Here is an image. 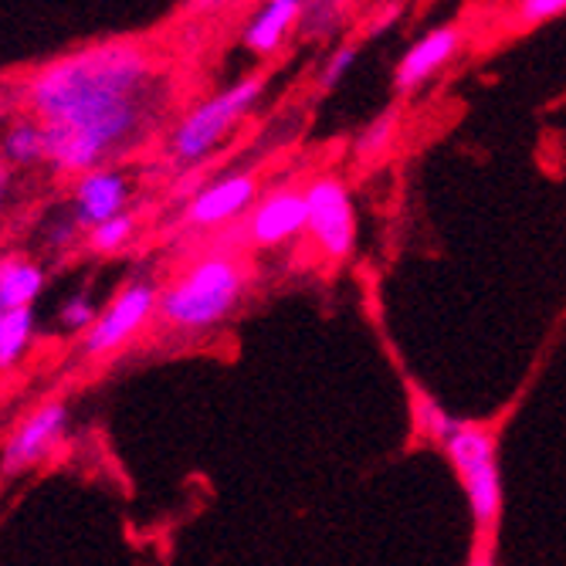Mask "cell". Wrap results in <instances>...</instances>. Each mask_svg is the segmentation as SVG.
Segmentation results:
<instances>
[{
  "label": "cell",
  "instance_id": "obj_21",
  "mask_svg": "<svg viewBox=\"0 0 566 566\" xmlns=\"http://www.w3.org/2000/svg\"><path fill=\"white\" fill-rule=\"evenodd\" d=\"M136 238V214H116L106 224L88 231V248L95 254H119L133 244Z\"/></svg>",
  "mask_w": 566,
  "mask_h": 566
},
{
  "label": "cell",
  "instance_id": "obj_15",
  "mask_svg": "<svg viewBox=\"0 0 566 566\" xmlns=\"http://www.w3.org/2000/svg\"><path fill=\"white\" fill-rule=\"evenodd\" d=\"M410 415H415V428L421 438H428L431 444H444L461 424H465V418H458L451 415V410L444 403H438L431 394L418 390V387H410Z\"/></svg>",
  "mask_w": 566,
  "mask_h": 566
},
{
  "label": "cell",
  "instance_id": "obj_25",
  "mask_svg": "<svg viewBox=\"0 0 566 566\" xmlns=\"http://www.w3.org/2000/svg\"><path fill=\"white\" fill-rule=\"evenodd\" d=\"M8 193H11V167H8V157H4V153H0V214H4Z\"/></svg>",
  "mask_w": 566,
  "mask_h": 566
},
{
  "label": "cell",
  "instance_id": "obj_17",
  "mask_svg": "<svg viewBox=\"0 0 566 566\" xmlns=\"http://www.w3.org/2000/svg\"><path fill=\"white\" fill-rule=\"evenodd\" d=\"M8 164L18 167H31L38 160H48V146H44V126L41 123H14L11 133L4 136V149Z\"/></svg>",
  "mask_w": 566,
  "mask_h": 566
},
{
  "label": "cell",
  "instance_id": "obj_10",
  "mask_svg": "<svg viewBox=\"0 0 566 566\" xmlns=\"http://www.w3.org/2000/svg\"><path fill=\"white\" fill-rule=\"evenodd\" d=\"M69 431L65 400H44L14 428L4 451H0V475H24L44 461Z\"/></svg>",
  "mask_w": 566,
  "mask_h": 566
},
{
  "label": "cell",
  "instance_id": "obj_6",
  "mask_svg": "<svg viewBox=\"0 0 566 566\" xmlns=\"http://www.w3.org/2000/svg\"><path fill=\"white\" fill-rule=\"evenodd\" d=\"M160 285L149 279H133L126 282L113 302L102 308L95 326L82 336V353L88 359H106L113 353H119L126 343H133L149 319L160 313Z\"/></svg>",
  "mask_w": 566,
  "mask_h": 566
},
{
  "label": "cell",
  "instance_id": "obj_5",
  "mask_svg": "<svg viewBox=\"0 0 566 566\" xmlns=\"http://www.w3.org/2000/svg\"><path fill=\"white\" fill-rule=\"evenodd\" d=\"M308 238L329 262H349L359 241V211L349 184L339 174H319L305 184Z\"/></svg>",
  "mask_w": 566,
  "mask_h": 566
},
{
  "label": "cell",
  "instance_id": "obj_23",
  "mask_svg": "<svg viewBox=\"0 0 566 566\" xmlns=\"http://www.w3.org/2000/svg\"><path fill=\"white\" fill-rule=\"evenodd\" d=\"M403 14H407V0H377V8L367 14L364 28H359V38H384L403 21Z\"/></svg>",
  "mask_w": 566,
  "mask_h": 566
},
{
  "label": "cell",
  "instance_id": "obj_12",
  "mask_svg": "<svg viewBox=\"0 0 566 566\" xmlns=\"http://www.w3.org/2000/svg\"><path fill=\"white\" fill-rule=\"evenodd\" d=\"M126 203H129V180L119 170L95 167L75 180V197H72L75 224L88 231L106 224L116 214H126Z\"/></svg>",
  "mask_w": 566,
  "mask_h": 566
},
{
  "label": "cell",
  "instance_id": "obj_9",
  "mask_svg": "<svg viewBox=\"0 0 566 566\" xmlns=\"http://www.w3.org/2000/svg\"><path fill=\"white\" fill-rule=\"evenodd\" d=\"M465 38H469L465 24L444 21V24L424 31L418 41H410L407 51L397 59V65H394V92L400 98H407V95L421 92L424 85H431L461 55V48H465Z\"/></svg>",
  "mask_w": 566,
  "mask_h": 566
},
{
  "label": "cell",
  "instance_id": "obj_7",
  "mask_svg": "<svg viewBox=\"0 0 566 566\" xmlns=\"http://www.w3.org/2000/svg\"><path fill=\"white\" fill-rule=\"evenodd\" d=\"M308 231V200L305 184H275L259 193L244 218V238L251 248L279 251L295 244Z\"/></svg>",
  "mask_w": 566,
  "mask_h": 566
},
{
  "label": "cell",
  "instance_id": "obj_19",
  "mask_svg": "<svg viewBox=\"0 0 566 566\" xmlns=\"http://www.w3.org/2000/svg\"><path fill=\"white\" fill-rule=\"evenodd\" d=\"M359 55H364V44H359V41H339L333 51H326V59H323V65H319V75H316L319 95L336 92V88L349 78V72L356 69Z\"/></svg>",
  "mask_w": 566,
  "mask_h": 566
},
{
  "label": "cell",
  "instance_id": "obj_24",
  "mask_svg": "<svg viewBox=\"0 0 566 566\" xmlns=\"http://www.w3.org/2000/svg\"><path fill=\"white\" fill-rule=\"evenodd\" d=\"M231 4H238V0H187V14L190 18H211V14H221L228 11Z\"/></svg>",
  "mask_w": 566,
  "mask_h": 566
},
{
  "label": "cell",
  "instance_id": "obj_3",
  "mask_svg": "<svg viewBox=\"0 0 566 566\" xmlns=\"http://www.w3.org/2000/svg\"><path fill=\"white\" fill-rule=\"evenodd\" d=\"M441 454L451 465L461 492H465L479 543H489L499 530L502 505H505V482H502L495 431L489 424L465 421L441 444Z\"/></svg>",
  "mask_w": 566,
  "mask_h": 566
},
{
  "label": "cell",
  "instance_id": "obj_11",
  "mask_svg": "<svg viewBox=\"0 0 566 566\" xmlns=\"http://www.w3.org/2000/svg\"><path fill=\"white\" fill-rule=\"evenodd\" d=\"M305 0H262L241 28V44L251 59H275L302 28Z\"/></svg>",
  "mask_w": 566,
  "mask_h": 566
},
{
  "label": "cell",
  "instance_id": "obj_22",
  "mask_svg": "<svg viewBox=\"0 0 566 566\" xmlns=\"http://www.w3.org/2000/svg\"><path fill=\"white\" fill-rule=\"evenodd\" d=\"M95 319H98V308H95V302L85 295V292H78V295H72L62 308H59V326L65 329V333H88L92 326H95Z\"/></svg>",
  "mask_w": 566,
  "mask_h": 566
},
{
  "label": "cell",
  "instance_id": "obj_14",
  "mask_svg": "<svg viewBox=\"0 0 566 566\" xmlns=\"http://www.w3.org/2000/svg\"><path fill=\"white\" fill-rule=\"evenodd\" d=\"M44 292V272L24 259H0V313L4 308H31Z\"/></svg>",
  "mask_w": 566,
  "mask_h": 566
},
{
  "label": "cell",
  "instance_id": "obj_4",
  "mask_svg": "<svg viewBox=\"0 0 566 566\" xmlns=\"http://www.w3.org/2000/svg\"><path fill=\"white\" fill-rule=\"evenodd\" d=\"M269 88V78L262 72L244 75L241 82L214 92L193 106L174 129L170 136V157L177 167H197L200 160H208L211 153L231 136L234 126H241V119H248L254 113V106L262 102Z\"/></svg>",
  "mask_w": 566,
  "mask_h": 566
},
{
  "label": "cell",
  "instance_id": "obj_2",
  "mask_svg": "<svg viewBox=\"0 0 566 566\" xmlns=\"http://www.w3.org/2000/svg\"><path fill=\"white\" fill-rule=\"evenodd\" d=\"M251 265L234 251H208L193 259L160 292V323L180 336L221 329L251 292Z\"/></svg>",
  "mask_w": 566,
  "mask_h": 566
},
{
  "label": "cell",
  "instance_id": "obj_18",
  "mask_svg": "<svg viewBox=\"0 0 566 566\" xmlns=\"http://www.w3.org/2000/svg\"><path fill=\"white\" fill-rule=\"evenodd\" d=\"M566 14V0H509L505 28L509 31H533Z\"/></svg>",
  "mask_w": 566,
  "mask_h": 566
},
{
  "label": "cell",
  "instance_id": "obj_16",
  "mask_svg": "<svg viewBox=\"0 0 566 566\" xmlns=\"http://www.w3.org/2000/svg\"><path fill=\"white\" fill-rule=\"evenodd\" d=\"M34 336V313L31 308H4L0 313V370H11L28 353Z\"/></svg>",
  "mask_w": 566,
  "mask_h": 566
},
{
  "label": "cell",
  "instance_id": "obj_26",
  "mask_svg": "<svg viewBox=\"0 0 566 566\" xmlns=\"http://www.w3.org/2000/svg\"><path fill=\"white\" fill-rule=\"evenodd\" d=\"M469 566H499L495 556H492V546L489 543H479L469 556Z\"/></svg>",
  "mask_w": 566,
  "mask_h": 566
},
{
  "label": "cell",
  "instance_id": "obj_8",
  "mask_svg": "<svg viewBox=\"0 0 566 566\" xmlns=\"http://www.w3.org/2000/svg\"><path fill=\"white\" fill-rule=\"evenodd\" d=\"M259 193H262V184L251 170L224 174L190 193L180 221L193 231H221L228 224L244 221L248 211L254 208V200H259Z\"/></svg>",
  "mask_w": 566,
  "mask_h": 566
},
{
  "label": "cell",
  "instance_id": "obj_13",
  "mask_svg": "<svg viewBox=\"0 0 566 566\" xmlns=\"http://www.w3.org/2000/svg\"><path fill=\"white\" fill-rule=\"evenodd\" d=\"M403 126H400V106H387L384 113H377L364 129L353 139V160L359 167H374L380 164L387 153L397 146Z\"/></svg>",
  "mask_w": 566,
  "mask_h": 566
},
{
  "label": "cell",
  "instance_id": "obj_1",
  "mask_svg": "<svg viewBox=\"0 0 566 566\" xmlns=\"http://www.w3.org/2000/svg\"><path fill=\"white\" fill-rule=\"evenodd\" d=\"M157 82L153 55L136 41H106L44 65L28 95L51 167L82 177L129 146L149 123Z\"/></svg>",
  "mask_w": 566,
  "mask_h": 566
},
{
  "label": "cell",
  "instance_id": "obj_20",
  "mask_svg": "<svg viewBox=\"0 0 566 566\" xmlns=\"http://www.w3.org/2000/svg\"><path fill=\"white\" fill-rule=\"evenodd\" d=\"M349 4L353 0H305L302 31L308 38H329L336 28H343Z\"/></svg>",
  "mask_w": 566,
  "mask_h": 566
}]
</instances>
